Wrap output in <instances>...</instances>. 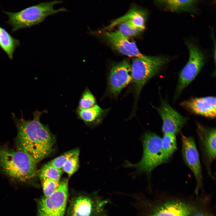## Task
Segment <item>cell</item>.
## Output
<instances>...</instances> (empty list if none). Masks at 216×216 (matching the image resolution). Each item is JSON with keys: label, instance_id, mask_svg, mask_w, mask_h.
<instances>
[{"label": "cell", "instance_id": "obj_10", "mask_svg": "<svg viewBox=\"0 0 216 216\" xmlns=\"http://www.w3.org/2000/svg\"><path fill=\"white\" fill-rule=\"evenodd\" d=\"M131 81V65L124 60L113 65L107 80L106 92L110 97H117Z\"/></svg>", "mask_w": 216, "mask_h": 216}, {"label": "cell", "instance_id": "obj_12", "mask_svg": "<svg viewBox=\"0 0 216 216\" xmlns=\"http://www.w3.org/2000/svg\"><path fill=\"white\" fill-rule=\"evenodd\" d=\"M162 120V130L164 134L178 133L188 120L179 113L160 96V104L155 107Z\"/></svg>", "mask_w": 216, "mask_h": 216}, {"label": "cell", "instance_id": "obj_27", "mask_svg": "<svg viewBox=\"0 0 216 216\" xmlns=\"http://www.w3.org/2000/svg\"><path fill=\"white\" fill-rule=\"evenodd\" d=\"M190 216H213V215L206 213L200 212L194 213Z\"/></svg>", "mask_w": 216, "mask_h": 216}, {"label": "cell", "instance_id": "obj_6", "mask_svg": "<svg viewBox=\"0 0 216 216\" xmlns=\"http://www.w3.org/2000/svg\"><path fill=\"white\" fill-rule=\"evenodd\" d=\"M169 61L168 58L163 56L144 55L133 59L131 68V82L135 92L134 108L145 85L150 79L158 74Z\"/></svg>", "mask_w": 216, "mask_h": 216}, {"label": "cell", "instance_id": "obj_26", "mask_svg": "<svg viewBox=\"0 0 216 216\" xmlns=\"http://www.w3.org/2000/svg\"><path fill=\"white\" fill-rule=\"evenodd\" d=\"M119 25L118 31L123 35L129 38L137 35L143 30L126 22H121Z\"/></svg>", "mask_w": 216, "mask_h": 216}, {"label": "cell", "instance_id": "obj_11", "mask_svg": "<svg viewBox=\"0 0 216 216\" xmlns=\"http://www.w3.org/2000/svg\"><path fill=\"white\" fill-rule=\"evenodd\" d=\"M182 152L184 161L193 173L196 181L195 192L197 194L202 185V172L195 142L191 137L181 134Z\"/></svg>", "mask_w": 216, "mask_h": 216}, {"label": "cell", "instance_id": "obj_14", "mask_svg": "<svg viewBox=\"0 0 216 216\" xmlns=\"http://www.w3.org/2000/svg\"><path fill=\"white\" fill-rule=\"evenodd\" d=\"M108 42L115 50L130 57H141L144 56L140 51L136 44L118 31H105L103 34Z\"/></svg>", "mask_w": 216, "mask_h": 216}, {"label": "cell", "instance_id": "obj_19", "mask_svg": "<svg viewBox=\"0 0 216 216\" xmlns=\"http://www.w3.org/2000/svg\"><path fill=\"white\" fill-rule=\"evenodd\" d=\"M20 45V41L14 38L4 28L0 26V48L10 60L15 51Z\"/></svg>", "mask_w": 216, "mask_h": 216}, {"label": "cell", "instance_id": "obj_23", "mask_svg": "<svg viewBox=\"0 0 216 216\" xmlns=\"http://www.w3.org/2000/svg\"><path fill=\"white\" fill-rule=\"evenodd\" d=\"M79 149L75 148L67 151L49 162L47 164L57 169H62L67 160L75 154L79 153Z\"/></svg>", "mask_w": 216, "mask_h": 216}, {"label": "cell", "instance_id": "obj_5", "mask_svg": "<svg viewBox=\"0 0 216 216\" xmlns=\"http://www.w3.org/2000/svg\"><path fill=\"white\" fill-rule=\"evenodd\" d=\"M142 142L143 152L140 160L134 164L126 161L124 166L135 168L137 173L149 175L154 168L168 160L163 149L161 138L159 136L152 132H146L142 137Z\"/></svg>", "mask_w": 216, "mask_h": 216}, {"label": "cell", "instance_id": "obj_2", "mask_svg": "<svg viewBox=\"0 0 216 216\" xmlns=\"http://www.w3.org/2000/svg\"><path fill=\"white\" fill-rule=\"evenodd\" d=\"M37 163L22 150L0 145V170L13 179L24 182L32 180L37 175Z\"/></svg>", "mask_w": 216, "mask_h": 216}, {"label": "cell", "instance_id": "obj_25", "mask_svg": "<svg viewBox=\"0 0 216 216\" xmlns=\"http://www.w3.org/2000/svg\"><path fill=\"white\" fill-rule=\"evenodd\" d=\"M79 153L74 154L67 160L62 168L70 177L78 170L79 167Z\"/></svg>", "mask_w": 216, "mask_h": 216}, {"label": "cell", "instance_id": "obj_16", "mask_svg": "<svg viewBox=\"0 0 216 216\" xmlns=\"http://www.w3.org/2000/svg\"><path fill=\"white\" fill-rule=\"evenodd\" d=\"M146 16L144 11L137 8H132L126 14L112 22L105 28L104 30H108L121 22H126L136 28L143 30L145 27Z\"/></svg>", "mask_w": 216, "mask_h": 216}, {"label": "cell", "instance_id": "obj_3", "mask_svg": "<svg viewBox=\"0 0 216 216\" xmlns=\"http://www.w3.org/2000/svg\"><path fill=\"white\" fill-rule=\"evenodd\" d=\"M110 202L98 191L89 193L71 190L65 216H109L106 207Z\"/></svg>", "mask_w": 216, "mask_h": 216}, {"label": "cell", "instance_id": "obj_1", "mask_svg": "<svg viewBox=\"0 0 216 216\" xmlns=\"http://www.w3.org/2000/svg\"><path fill=\"white\" fill-rule=\"evenodd\" d=\"M46 110H38L33 112V118L25 119L21 111V116L17 118L12 112V118L17 129L16 139L17 149L30 155L38 163L47 156L52 152L55 138L48 127L40 122V118Z\"/></svg>", "mask_w": 216, "mask_h": 216}, {"label": "cell", "instance_id": "obj_4", "mask_svg": "<svg viewBox=\"0 0 216 216\" xmlns=\"http://www.w3.org/2000/svg\"><path fill=\"white\" fill-rule=\"evenodd\" d=\"M61 0L40 3L26 8L15 12L6 11L3 12L8 17L5 23L11 27V31L15 32L19 29L31 27L43 22L48 16L68 10L62 7L54 8V6L62 3Z\"/></svg>", "mask_w": 216, "mask_h": 216}, {"label": "cell", "instance_id": "obj_21", "mask_svg": "<svg viewBox=\"0 0 216 216\" xmlns=\"http://www.w3.org/2000/svg\"><path fill=\"white\" fill-rule=\"evenodd\" d=\"M63 172L62 169H57L47 164L43 166L38 175L40 179L48 178L59 182Z\"/></svg>", "mask_w": 216, "mask_h": 216}, {"label": "cell", "instance_id": "obj_15", "mask_svg": "<svg viewBox=\"0 0 216 216\" xmlns=\"http://www.w3.org/2000/svg\"><path fill=\"white\" fill-rule=\"evenodd\" d=\"M197 132L204 157L208 164L216 158V129L198 123Z\"/></svg>", "mask_w": 216, "mask_h": 216}, {"label": "cell", "instance_id": "obj_18", "mask_svg": "<svg viewBox=\"0 0 216 216\" xmlns=\"http://www.w3.org/2000/svg\"><path fill=\"white\" fill-rule=\"evenodd\" d=\"M197 1L166 0L156 1L158 5L164 9L174 12H192L195 10Z\"/></svg>", "mask_w": 216, "mask_h": 216}, {"label": "cell", "instance_id": "obj_9", "mask_svg": "<svg viewBox=\"0 0 216 216\" xmlns=\"http://www.w3.org/2000/svg\"><path fill=\"white\" fill-rule=\"evenodd\" d=\"M189 53L188 60L179 74L174 99L177 98L184 89L196 77L205 63L204 56L194 44L187 42Z\"/></svg>", "mask_w": 216, "mask_h": 216}, {"label": "cell", "instance_id": "obj_24", "mask_svg": "<svg viewBox=\"0 0 216 216\" xmlns=\"http://www.w3.org/2000/svg\"><path fill=\"white\" fill-rule=\"evenodd\" d=\"M40 180L43 190V196L44 197H48L53 194L58 188L60 182L48 178H43Z\"/></svg>", "mask_w": 216, "mask_h": 216}, {"label": "cell", "instance_id": "obj_17", "mask_svg": "<svg viewBox=\"0 0 216 216\" xmlns=\"http://www.w3.org/2000/svg\"><path fill=\"white\" fill-rule=\"evenodd\" d=\"M109 111L96 104L87 109L77 107L75 110L78 118L86 124L90 125H98L100 123Z\"/></svg>", "mask_w": 216, "mask_h": 216}, {"label": "cell", "instance_id": "obj_20", "mask_svg": "<svg viewBox=\"0 0 216 216\" xmlns=\"http://www.w3.org/2000/svg\"><path fill=\"white\" fill-rule=\"evenodd\" d=\"M176 135L172 134H164L161 138L163 149L168 160L177 148Z\"/></svg>", "mask_w": 216, "mask_h": 216}, {"label": "cell", "instance_id": "obj_8", "mask_svg": "<svg viewBox=\"0 0 216 216\" xmlns=\"http://www.w3.org/2000/svg\"><path fill=\"white\" fill-rule=\"evenodd\" d=\"M69 194L68 179L64 178L50 196L36 199V216H65Z\"/></svg>", "mask_w": 216, "mask_h": 216}, {"label": "cell", "instance_id": "obj_7", "mask_svg": "<svg viewBox=\"0 0 216 216\" xmlns=\"http://www.w3.org/2000/svg\"><path fill=\"white\" fill-rule=\"evenodd\" d=\"M133 197L138 216H190L196 211L193 206L181 201H170L154 206L141 194H135Z\"/></svg>", "mask_w": 216, "mask_h": 216}, {"label": "cell", "instance_id": "obj_13", "mask_svg": "<svg viewBox=\"0 0 216 216\" xmlns=\"http://www.w3.org/2000/svg\"><path fill=\"white\" fill-rule=\"evenodd\" d=\"M181 105L192 113L210 118L216 117V98L208 96L192 98L183 101Z\"/></svg>", "mask_w": 216, "mask_h": 216}, {"label": "cell", "instance_id": "obj_22", "mask_svg": "<svg viewBox=\"0 0 216 216\" xmlns=\"http://www.w3.org/2000/svg\"><path fill=\"white\" fill-rule=\"evenodd\" d=\"M96 103L95 96L89 89L86 87L82 93L77 107L81 109H87L94 106Z\"/></svg>", "mask_w": 216, "mask_h": 216}]
</instances>
